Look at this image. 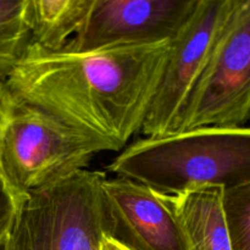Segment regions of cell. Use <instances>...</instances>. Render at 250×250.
Segmentation results:
<instances>
[{
	"instance_id": "4fadbf2b",
	"label": "cell",
	"mask_w": 250,
	"mask_h": 250,
	"mask_svg": "<svg viewBox=\"0 0 250 250\" xmlns=\"http://www.w3.org/2000/svg\"><path fill=\"white\" fill-rule=\"evenodd\" d=\"M17 207H19V203L16 198L10 192L6 183L0 176V243L6 238L11 229Z\"/></svg>"
},
{
	"instance_id": "9c48e42d",
	"label": "cell",
	"mask_w": 250,
	"mask_h": 250,
	"mask_svg": "<svg viewBox=\"0 0 250 250\" xmlns=\"http://www.w3.org/2000/svg\"><path fill=\"white\" fill-rule=\"evenodd\" d=\"M222 195V188H203L166 195L187 250H232Z\"/></svg>"
},
{
	"instance_id": "6da1fadb",
	"label": "cell",
	"mask_w": 250,
	"mask_h": 250,
	"mask_svg": "<svg viewBox=\"0 0 250 250\" xmlns=\"http://www.w3.org/2000/svg\"><path fill=\"white\" fill-rule=\"evenodd\" d=\"M171 41L90 53H50L29 45L5 82L15 99L121 150L141 131Z\"/></svg>"
},
{
	"instance_id": "8fae6325",
	"label": "cell",
	"mask_w": 250,
	"mask_h": 250,
	"mask_svg": "<svg viewBox=\"0 0 250 250\" xmlns=\"http://www.w3.org/2000/svg\"><path fill=\"white\" fill-rule=\"evenodd\" d=\"M31 45L24 0H0V81H6Z\"/></svg>"
},
{
	"instance_id": "ba28073f",
	"label": "cell",
	"mask_w": 250,
	"mask_h": 250,
	"mask_svg": "<svg viewBox=\"0 0 250 250\" xmlns=\"http://www.w3.org/2000/svg\"><path fill=\"white\" fill-rule=\"evenodd\" d=\"M106 237L127 250H187L165 194L127 177L104 178Z\"/></svg>"
},
{
	"instance_id": "277c9868",
	"label": "cell",
	"mask_w": 250,
	"mask_h": 250,
	"mask_svg": "<svg viewBox=\"0 0 250 250\" xmlns=\"http://www.w3.org/2000/svg\"><path fill=\"white\" fill-rule=\"evenodd\" d=\"M250 119V0H234L176 132L242 127Z\"/></svg>"
},
{
	"instance_id": "7c38bea8",
	"label": "cell",
	"mask_w": 250,
	"mask_h": 250,
	"mask_svg": "<svg viewBox=\"0 0 250 250\" xmlns=\"http://www.w3.org/2000/svg\"><path fill=\"white\" fill-rule=\"evenodd\" d=\"M222 204L232 250H250V182L225 189Z\"/></svg>"
},
{
	"instance_id": "3957f363",
	"label": "cell",
	"mask_w": 250,
	"mask_h": 250,
	"mask_svg": "<svg viewBox=\"0 0 250 250\" xmlns=\"http://www.w3.org/2000/svg\"><path fill=\"white\" fill-rule=\"evenodd\" d=\"M106 146L15 99L0 148V176L17 203L87 170Z\"/></svg>"
},
{
	"instance_id": "7a4b0ae2",
	"label": "cell",
	"mask_w": 250,
	"mask_h": 250,
	"mask_svg": "<svg viewBox=\"0 0 250 250\" xmlns=\"http://www.w3.org/2000/svg\"><path fill=\"white\" fill-rule=\"evenodd\" d=\"M165 195L250 182V127H200L146 137L127 146L109 165Z\"/></svg>"
},
{
	"instance_id": "8992f818",
	"label": "cell",
	"mask_w": 250,
	"mask_h": 250,
	"mask_svg": "<svg viewBox=\"0 0 250 250\" xmlns=\"http://www.w3.org/2000/svg\"><path fill=\"white\" fill-rule=\"evenodd\" d=\"M234 0H199L192 16L171 39V48L141 132L146 137L175 133Z\"/></svg>"
},
{
	"instance_id": "9a60e30c",
	"label": "cell",
	"mask_w": 250,
	"mask_h": 250,
	"mask_svg": "<svg viewBox=\"0 0 250 250\" xmlns=\"http://www.w3.org/2000/svg\"><path fill=\"white\" fill-rule=\"evenodd\" d=\"M102 250H127L125 249L124 247H121L120 244H117L116 242H114L112 239L110 238H105L104 242H103L102 246Z\"/></svg>"
},
{
	"instance_id": "5b68a950",
	"label": "cell",
	"mask_w": 250,
	"mask_h": 250,
	"mask_svg": "<svg viewBox=\"0 0 250 250\" xmlns=\"http://www.w3.org/2000/svg\"><path fill=\"white\" fill-rule=\"evenodd\" d=\"M106 238L99 203L71 187H54L22 200L6 250H102Z\"/></svg>"
},
{
	"instance_id": "30bf717a",
	"label": "cell",
	"mask_w": 250,
	"mask_h": 250,
	"mask_svg": "<svg viewBox=\"0 0 250 250\" xmlns=\"http://www.w3.org/2000/svg\"><path fill=\"white\" fill-rule=\"evenodd\" d=\"M93 0H24L31 44L50 53L65 49L84 22Z\"/></svg>"
},
{
	"instance_id": "52a82bcc",
	"label": "cell",
	"mask_w": 250,
	"mask_h": 250,
	"mask_svg": "<svg viewBox=\"0 0 250 250\" xmlns=\"http://www.w3.org/2000/svg\"><path fill=\"white\" fill-rule=\"evenodd\" d=\"M199 0H93L84 22L62 51L90 53L171 41Z\"/></svg>"
},
{
	"instance_id": "5bb4252c",
	"label": "cell",
	"mask_w": 250,
	"mask_h": 250,
	"mask_svg": "<svg viewBox=\"0 0 250 250\" xmlns=\"http://www.w3.org/2000/svg\"><path fill=\"white\" fill-rule=\"evenodd\" d=\"M12 104H14V97L7 88L6 82L0 81V148H1L2 136H4Z\"/></svg>"
},
{
	"instance_id": "2e32d148",
	"label": "cell",
	"mask_w": 250,
	"mask_h": 250,
	"mask_svg": "<svg viewBox=\"0 0 250 250\" xmlns=\"http://www.w3.org/2000/svg\"><path fill=\"white\" fill-rule=\"evenodd\" d=\"M0 250H6V238L0 243Z\"/></svg>"
}]
</instances>
